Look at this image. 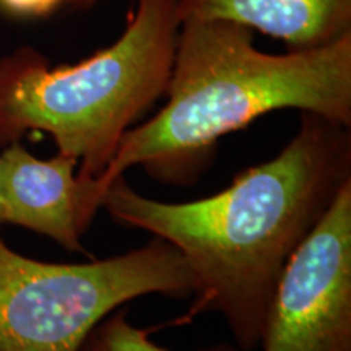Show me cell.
Returning <instances> with one entry per match:
<instances>
[{"mask_svg": "<svg viewBox=\"0 0 351 351\" xmlns=\"http://www.w3.org/2000/svg\"><path fill=\"white\" fill-rule=\"evenodd\" d=\"M168 101L122 137L88 195L101 210L114 179L140 166L155 181L192 187L212 166L219 138L282 109L351 127V33L328 46L267 54L252 29L231 21H182Z\"/></svg>", "mask_w": 351, "mask_h": 351, "instance_id": "obj_2", "label": "cell"}, {"mask_svg": "<svg viewBox=\"0 0 351 351\" xmlns=\"http://www.w3.org/2000/svg\"><path fill=\"white\" fill-rule=\"evenodd\" d=\"M179 29L178 0H137L121 38L82 62L51 67L32 49L2 59L0 147L44 132L77 158L80 178H99L166 93Z\"/></svg>", "mask_w": 351, "mask_h": 351, "instance_id": "obj_3", "label": "cell"}, {"mask_svg": "<svg viewBox=\"0 0 351 351\" xmlns=\"http://www.w3.org/2000/svg\"><path fill=\"white\" fill-rule=\"evenodd\" d=\"M182 21H231L293 51L328 46L351 33V0H178Z\"/></svg>", "mask_w": 351, "mask_h": 351, "instance_id": "obj_7", "label": "cell"}, {"mask_svg": "<svg viewBox=\"0 0 351 351\" xmlns=\"http://www.w3.org/2000/svg\"><path fill=\"white\" fill-rule=\"evenodd\" d=\"M62 0H0L3 10L20 16H43L56 10Z\"/></svg>", "mask_w": 351, "mask_h": 351, "instance_id": "obj_9", "label": "cell"}, {"mask_svg": "<svg viewBox=\"0 0 351 351\" xmlns=\"http://www.w3.org/2000/svg\"><path fill=\"white\" fill-rule=\"evenodd\" d=\"M70 2L77 3V5H90V3L96 2V0H70Z\"/></svg>", "mask_w": 351, "mask_h": 351, "instance_id": "obj_10", "label": "cell"}, {"mask_svg": "<svg viewBox=\"0 0 351 351\" xmlns=\"http://www.w3.org/2000/svg\"><path fill=\"white\" fill-rule=\"evenodd\" d=\"M348 181L350 127L302 112L278 155L241 171L218 194L169 204L140 194L124 174L109 184L101 208L116 225L150 232L182 254L195 280L182 322L217 313L236 346L252 351L288 258Z\"/></svg>", "mask_w": 351, "mask_h": 351, "instance_id": "obj_1", "label": "cell"}, {"mask_svg": "<svg viewBox=\"0 0 351 351\" xmlns=\"http://www.w3.org/2000/svg\"><path fill=\"white\" fill-rule=\"evenodd\" d=\"M77 158L62 155L41 160L20 140L0 153V223L46 236L65 251L86 252L83 234L96 213L86 194V179L77 174Z\"/></svg>", "mask_w": 351, "mask_h": 351, "instance_id": "obj_6", "label": "cell"}, {"mask_svg": "<svg viewBox=\"0 0 351 351\" xmlns=\"http://www.w3.org/2000/svg\"><path fill=\"white\" fill-rule=\"evenodd\" d=\"M194 293L186 258L160 238L80 263L36 261L0 239V351H77L101 320L137 298Z\"/></svg>", "mask_w": 351, "mask_h": 351, "instance_id": "obj_4", "label": "cell"}, {"mask_svg": "<svg viewBox=\"0 0 351 351\" xmlns=\"http://www.w3.org/2000/svg\"><path fill=\"white\" fill-rule=\"evenodd\" d=\"M262 351H351V181L302 239L263 317Z\"/></svg>", "mask_w": 351, "mask_h": 351, "instance_id": "obj_5", "label": "cell"}, {"mask_svg": "<svg viewBox=\"0 0 351 351\" xmlns=\"http://www.w3.org/2000/svg\"><path fill=\"white\" fill-rule=\"evenodd\" d=\"M153 328L130 322L129 309L119 307L88 333L77 351H169L152 340ZM200 351H241L236 345L218 343Z\"/></svg>", "mask_w": 351, "mask_h": 351, "instance_id": "obj_8", "label": "cell"}]
</instances>
